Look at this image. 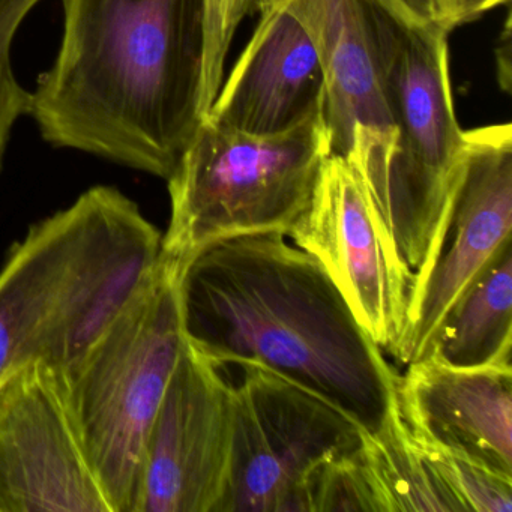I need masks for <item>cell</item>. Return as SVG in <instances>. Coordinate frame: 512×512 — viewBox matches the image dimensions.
<instances>
[{"instance_id": "obj_1", "label": "cell", "mask_w": 512, "mask_h": 512, "mask_svg": "<svg viewBox=\"0 0 512 512\" xmlns=\"http://www.w3.org/2000/svg\"><path fill=\"white\" fill-rule=\"evenodd\" d=\"M58 55L31 91L44 142L157 178L202 122L205 0H62Z\"/></svg>"}, {"instance_id": "obj_2", "label": "cell", "mask_w": 512, "mask_h": 512, "mask_svg": "<svg viewBox=\"0 0 512 512\" xmlns=\"http://www.w3.org/2000/svg\"><path fill=\"white\" fill-rule=\"evenodd\" d=\"M187 340L218 364L262 362L376 431L397 404L398 374L320 263L283 233L197 253L181 272Z\"/></svg>"}, {"instance_id": "obj_3", "label": "cell", "mask_w": 512, "mask_h": 512, "mask_svg": "<svg viewBox=\"0 0 512 512\" xmlns=\"http://www.w3.org/2000/svg\"><path fill=\"white\" fill-rule=\"evenodd\" d=\"M161 239L107 185L32 224L0 269V374L35 358L71 367L155 268Z\"/></svg>"}, {"instance_id": "obj_4", "label": "cell", "mask_w": 512, "mask_h": 512, "mask_svg": "<svg viewBox=\"0 0 512 512\" xmlns=\"http://www.w3.org/2000/svg\"><path fill=\"white\" fill-rule=\"evenodd\" d=\"M386 106L397 134L380 218L413 275L409 322L448 241L466 170V131L452 94L451 34L409 25L370 0ZM409 326V325H407Z\"/></svg>"}, {"instance_id": "obj_5", "label": "cell", "mask_w": 512, "mask_h": 512, "mask_svg": "<svg viewBox=\"0 0 512 512\" xmlns=\"http://www.w3.org/2000/svg\"><path fill=\"white\" fill-rule=\"evenodd\" d=\"M329 154L325 106L289 130L263 136L202 119L166 179L170 221L161 257L184 269L226 239L287 235Z\"/></svg>"}, {"instance_id": "obj_6", "label": "cell", "mask_w": 512, "mask_h": 512, "mask_svg": "<svg viewBox=\"0 0 512 512\" xmlns=\"http://www.w3.org/2000/svg\"><path fill=\"white\" fill-rule=\"evenodd\" d=\"M181 272L160 254L91 346L62 368L112 512H134L149 431L184 349Z\"/></svg>"}, {"instance_id": "obj_7", "label": "cell", "mask_w": 512, "mask_h": 512, "mask_svg": "<svg viewBox=\"0 0 512 512\" xmlns=\"http://www.w3.org/2000/svg\"><path fill=\"white\" fill-rule=\"evenodd\" d=\"M232 379V461L220 512H302L326 464L358 451L364 428L319 392L239 359Z\"/></svg>"}, {"instance_id": "obj_8", "label": "cell", "mask_w": 512, "mask_h": 512, "mask_svg": "<svg viewBox=\"0 0 512 512\" xmlns=\"http://www.w3.org/2000/svg\"><path fill=\"white\" fill-rule=\"evenodd\" d=\"M0 512H112L65 371L44 359L0 374Z\"/></svg>"}, {"instance_id": "obj_9", "label": "cell", "mask_w": 512, "mask_h": 512, "mask_svg": "<svg viewBox=\"0 0 512 512\" xmlns=\"http://www.w3.org/2000/svg\"><path fill=\"white\" fill-rule=\"evenodd\" d=\"M287 238L310 253L371 340L394 355L409 325L413 275L355 167L329 154Z\"/></svg>"}, {"instance_id": "obj_10", "label": "cell", "mask_w": 512, "mask_h": 512, "mask_svg": "<svg viewBox=\"0 0 512 512\" xmlns=\"http://www.w3.org/2000/svg\"><path fill=\"white\" fill-rule=\"evenodd\" d=\"M232 461V379L185 337L149 431L134 512H220Z\"/></svg>"}, {"instance_id": "obj_11", "label": "cell", "mask_w": 512, "mask_h": 512, "mask_svg": "<svg viewBox=\"0 0 512 512\" xmlns=\"http://www.w3.org/2000/svg\"><path fill=\"white\" fill-rule=\"evenodd\" d=\"M325 71L332 154L346 158L382 212L397 134L386 106L370 0H287Z\"/></svg>"}, {"instance_id": "obj_12", "label": "cell", "mask_w": 512, "mask_h": 512, "mask_svg": "<svg viewBox=\"0 0 512 512\" xmlns=\"http://www.w3.org/2000/svg\"><path fill=\"white\" fill-rule=\"evenodd\" d=\"M467 158L448 241L398 343L394 358L407 365L427 355L452 308L511 244L512 127L466 131Z\"/></svg>"}, {"instance_id": "obj_13", "label": "cell", "mask_w": 512, "mask_h": 512, "mask_svg": "<svg viewBox=\"0 0 512 512\" xmlns=\"http://www.w3.org/2000/svg\"><path fill=\"white\" fill-rule=\"evenodd\" d=\"M322 106L325 71L316 46L287 0H272L203 119L263 136L301 124Z\"/></svg>"}, {"instance_id": "obj_14", "label": "cell", "mask_w": 512, "mask_h": 512, "mask_svg": "<svg viewBox=\"0 0 512 512\" xmlns=\"http://www.w3.org/2000/svg\"><path fill=\"white\" fill-rule=\"evenodd\" d=\"M406 367L397 403L407 428L512 475V365L454 367L427 355Z\"/></svg>"}, {"instance_id": "obj_15", "label": "cell", "mask_w": 512, "mask_h": 512, "mask_svg": "<svg viewBox=\"0 0 512 512\" xmlns=\"http://www.w3.org/2000/svg\"><path fill=\"white\" fill-rule=\"evenodd\" d=\"M427 355L454 367L512 365V242L452 308Z\"/></svg>"}, {"instance_id": "obj_16", "label": "cell", "mask_w": 512, "mask_h": 512, "mask_svg": "<svg viewBox=\"0 0 512 512\" xmlns=\"http://www.w3.org/2000/svg\"><path fill=\"white\" fill-rule=\"evenodd\" d=\"M359 461L376 512H455L419 454L398 403L376 431H364Z\"/></svg>"}, {"instance_id": "obj_17", "label": "cell", "mask_w": 512, "mask_h": 512, "mask_svg": "<svg viewBox=\"0 0 512 512\" xmlns=\"http://www.w3.org/2000/svg\"><path fill=\"white\" fill-rule=\"evenodd\" d=\"M409 433L455 512H512L511 473L464 449Z\"/></svg>"}, {"instance_id": "obj_18", "label": "cell", "mask_w": 512, "mask_h": 512, "mask_svg": "<svg viewBox=\"0 0 512 512\" xmlns=\"http://www.w3.org/2000/svg\"><path fill=\"white\" fill-rule=\"evenodd\" d=\"M272 0H205V55H203L200 113L208 115L221 83L233 38L248 16L260 13Z\"/></svg>"}, {"instance_id": "obj_19", "label": "cell", "mask_w": 512, "mask_h": 512, "mask_svg": "<svg viewBox=\"0 0 512 512\" xmlns=\"http://www.w3.org/2000/svg\"><path fill=\"white\" fill-rule=\"evenodd\" d=\"M383 8L409 25L434 22L431 0H377Z\"/></svg>"}, {"instance_id": "obj_20", "label": "cell", "mask_w": 512, "mask_h": 512, "mask_svg": "<svg viewBox=\"0 0 512 512\" xmlns=\"http://www.w3.org/2000/svg\"><path fill=\"white\" fill-rule=\"evenodd\" d=\"M497 67H499V82L505 91L511 85V16L506 17L505 31L500 38V47L497 49Z\"/></svg>"}, {"instance_id": "obj_21", "label": "cell", "mask_w": 512, "mask_h": 512, "mask_svg": "<svg viewBox=\"0 0 512 512\" xmlns=\"http://www.w3.org/2000/svg\"><path fill=\"white\" fill-rule=\"evenodd\" d=\"M461 4L463 0H431L434 20L452 31L460 26Z\"/></svg>"}, {"instance_id": "obj_22", "label": "cell", "mask_w": 512, "mask_h": 512, "mask_svg": "<svg viewBox=\"0 0 512 512\" xmlns=\"http://www.w3.org/2000/svg\"><path fill=\"white\" fill-rule=\"evenodd\" d=\"M511 0H463L461 4L460 25L473 22L481 17L487 11L499 7V5H509Z\"/></svg>"}]
</instances>
